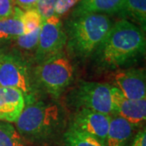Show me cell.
Returning <instances> with one entry per match:
<instances>
[{
	"label": "cell",
	"instance_id": "obj_22",
	"mask_svg": "<svg viewBox=\"0 0 146 146\" xmlns=\"http://www.w3.org/2000/svg\"><path fill=\"white\" fill-rule=\"evenodd\" d=\"M15 9L13 0H0V20L14 16Z\"/></svg>",
	"mask_w": 146,
	"mask_h": 146
},
{
	"label": "cell",
	"instance_id": "obj_6",
	"mask_svg": "<svg viewBox=\"0 0 146 146\" xmlns=\"http://www.w3.org/2000/svg\"><path fill=\"white\" fill-rule=\"evenodd\" d=\"M111 89L112 85L108 84L82 80L75 90L74 98L80 108L112 115L115 111Z\"/></svg>",
	"mask_w": 146,
	"mask_h": 146
},
{
	"label": "cell",
	"instance_id": "obj_1",
	"mask_svg": "<svg viewBox=\"0 0 146 146\" xmlns=\"http://www.w3.org/2000/svg\"><path fill=\"white\" fill-rule=\"evenodd\" d=\"M145 47L143 30L129 21L123 19L111 25L92 57L98 68L114 70L144 55Z\"/></svg>",
	"mask_w": 146,
	"mask_h": 146
},
{
	"label": "cell",
	"instance_id": "obj_11",
	"mask_svg": "<svg viewBox=\"0 0 146 146\" xmlns=\"http://www.w3.org/2000/svg\"><path fill=\"white\" fill-rule=\"evenodd\" d=\"M25 106V97L20 90L0 87V120L15 123Z\"/></svg>",
	"mask_w": 146,
	"mask_h": 146
},
{
	"label": "cell",
	"instance_id": "obj_7",
	"mask_svg": "<svg viewBox=\"0 0 146 146\" xmlns=\"http://www.w3.org/2000/svg\"><path fill=\"white\" fill-rule=\"evenodd\" d=\"M67 36L59 17L53 16L43 21L35 50L36 64L63 52Z\"/></svg>",
	"mask_w": 146,
	"mask_h": 146
},
{
	"label": "cell",
	"instance_id": "obj_5",
	"mask_svg": "<svg viewBox=\"0 0 146 146\" xmlns=\"http://www.w3.org/2000/svg\"><path fill=\"white\" fill-rule=\"evenodd\" d=\"M26 62L20 54L0 51V87L13 88L22 92L25 103L34 98V86Z\"/></svg>",
	"mask_w": 146,
	"mask_h": 146
},
{
	"label": "cell",
	"instance_id": "obj_2",
	"mask_svg": "<svg viewBox=\"0 0 146 146\" xmlns=\"http://www.w3.org/2000/svg\"><path fill=\"white\" fill-rule=\"evenodd\" d=\"M112 25L108 16L86 14L72 17L66 28L69 54L79 59L92 57Z\"/></svg>",
	"mask_w": 146,
	"mask_h": 146
},
{
	"label": "cell",
	"instance_id": "obj_3",
	"mask_svg": "<svg viewBox=\"0 0 146 146\" xmlns=\"http://www.w3.org/2000/svg\"><path fill=\"white\" fill-rule=\"evenodd\" d=\"M63 123V113L56 104L33 99L25 103L15 122L22 136L33 141L51 137L59 131Z\"/></svg>",
	"mask_w": 146,
	"mask_h": 146
},
{
	"label": "cell",
	"instance_id": "obj_8",
	"mask_svg": "<svg viewBox=\"0 0 146 146\" xmlns=\"http://www.w3.org/2000/svg\"><path fill=\"white\" fill-rule=\"evenodd\" d=\"M110 120V115L80 108L74 115L70 127L94 136L105 145Z\"/></svg>",
	"mask_w": 146,
	"mask_h": 146
},
{
	"label": "cell",
	"instance_id": "obj_16",
	"mask_svg": "<svg viewBox=\"0 0 146 146\" xmlns=\"http://www.w3.org/2000/svg\"><path fill=\"white\" fill-rule=\"evenodd\" d=\"M63 142L65 146H106L94 136L72 127L64 133Z\"/></svg>",
	"mask_w": 146,
	"mask_h": 146
},
{
	"label": "cell",
	"instance_id": "obj_23",
	"mask_svg": "<svg viewBox=\"0 0 146 146\" xmlns=\"http://www.w3.org/2000/svg\"><path fill=\"white\" fill-rule=\"evenodd\" d=\"M38 0H13L16 7L21 10H27L36 7Z\"/></svg>",
	"mask_w": 146,
	"mask_h": 146
},
{
	"label": "cell",
	"instance_id": "obj_20",
	"mask_svg": "<svg viewBox=\"0 0 146 146\" xmlns=\"http://www.w3.org/2000/svg\"><path fill=\"white\" fill-rule=\"evenodd\" d=\"M57 1L58 0H38L35 8L41 14L44 21L54 15V7Z\"/></svg>",
	"mask_w": 146,
	"mask_h": 146
},
{
	"label": "cell",
	"instance_id": "obj_14",
	"mask_svg": "<svg viewBox=\"0 0 146 146\" xmlns=\"http://www.w3.org/2000/svg\"><path fill=\"white\" fill-rule=\"evenodd\" d=\"M124 20L129 19L145 31L146 25V0H123L119 13Z\"/></svg>",
	"mask_w": 146,
	"mask_h": 146
},
{
	"label": "cell",
	"instance_id": "obj_18",
	"mask_svg": "<svg viewBox=\"0 0 146 146\" xmlns=\"http://www.w3.org/2000/svg\"><path fill=\"white\" fill-rule=\"evenodd\" d=\"M20 18L23 24L25 33H29L42 27L43 18L36 8L27 10L20 9Z\"/></svg>",
	"mask_w": 146,
	"mask_h": 146
},
{
	"label": "cell",
	"instance_id": "obj_21",
	"mask_svg": "<svg viewBox=\"0 0 146 146\" xmlns=\"http://www.w3.org/2000/svg\"><path fill=\"white\" fill-rule=\"evenodd\" d=\"M80 0H58L54 7V16L61 17L67 14L69 11L78 3Z\"/></svg>",
	"mask_w": 146,
	"mask_h": 146
},
{
	"label": "cell",
	"instance_id": "obj_4",
	"mask_svg": "<svg viewBox=\"0 0 146 146\" xmlns=\"http://www.w3.org/2000/svg\"><path fill=\"white\" fill-rule=\"evenodd\" d=\"M33 77L34 83L54 98H58L72 83L74 68L65 54L61 52L38 63Z\"/></svg>",
	"mask_w": 146,
	"mask_h": 146
},
{
	"label": "cell",
	"instance_id": "obj_12",
	"mask_svg": "<svg viewBox=\"0 0 146 146\" xmlns=\"http://www.w3.org/2000/svg\"><path fill=\"white\" fill-rule=\"evenodd\" d=\"M134 127L119 115H110L106 146H127L132 136Z\"/></svg>",
	"mask_w": 146,
	"mask_h": 146
},
{
	"label": "cell",
	"instance_id": "obj_10",
	"mask_svg": "<svg viewBox=\"0 0 146 146\" xmlns=\"http://www.w3.org/2000/svg\"><path fill=\"white\" fill-rule=\"evenodd\" d=\"M111 94L115 114L125 119L134 127L145 122L146 99H128L113 85Z\"/></svg>",
	"mask_w": 146,
	"mask_h": 146
},
{
	"label": "cell",
	"instance_id": "obj_24",
	"mask_svg": "<svg viewBox=\"0 0 146 146\" xmlns=\"http://www.w3.org/2000/svg\"><path fill=\"white\" fill-rule=\"evenodd\" d=\"M131 146H146V131L145 129L140 131L132 141Z\"/></svg>",
	"mask_w": 146,
	"mask_h": 146
},
{
	"label": "cell",
	"instance_id": "obj_13",
	"mask_svg": "<svg viewBox=\"0 0 146 146\" xmlns=\"http://www.w3.org/2000/svg\"><path fill=\"white\" fill-rule=\"evenodd\" d=\"M123 0H80L72 12V17L86 14H117Z\"/></svg>",
	"mask_w": 146,
	"mask_h": 146
},
{
	"label": "cell",
	"instance_id": "obj_9",
	"mask_svg": "<svg viewBox=\"0 0 146 146\" xmlns=\"http://www.w3.org/2000/svg\"><path fill=\"white\" fill-rule=\"evenodd\" d=\"M114 87L119 90L127 98L146 99L145 72L143 69L129 68L119 70L113 75Z\"/></svg>",
	"mask_w": 146,
	"mask_h": 146
},
{
	"label": "cell",
	"instance_id": "obj_17",
	"mask_svg": "<svg viewBox=\"0 0 146 146\" xmlns=\"http://www.w3.org/2000/svg\"><path fill=\"white\" fill-rule=\"evenodd\" d=\"M0 146H25L21 135L8 122L0 120Z\"/></svg>",
	"mask_w": 146,
	"mask_h": 146
},
{
	"label": "cell",
	"instance_id": "obj_15",
	"mask_svg": "<svg viewBox=\"0 0 146 146\" xmlns=\"http://www.w3.org/2000/svg\"><path fill=\"white\" fill-rule=\"evenodd\" d=\"M24 33L25 29L20 18V8L16 7L14 16L0 20V42L16 40Z\"/></svg>",
	"mask_w": 146,
	"mask_h": 146
},
{
	"label": "cell",
	"instance_id": "obj_19",
	"mask_svg": "<svg viewBox=\"0 0 146 146\" xmlns=\"http://www.w3.org/2000/svg\"><path fill=\"white\" fill-rule=\"evenodd\" d=\"M40 30H41V28L31 33H24L21 36H19L16 39V45L25 50H32L33 49H36L37 43H38Z\"/></svg>",
	"mask_w": 146,
	"mask_h": 146
}]
</instances>
